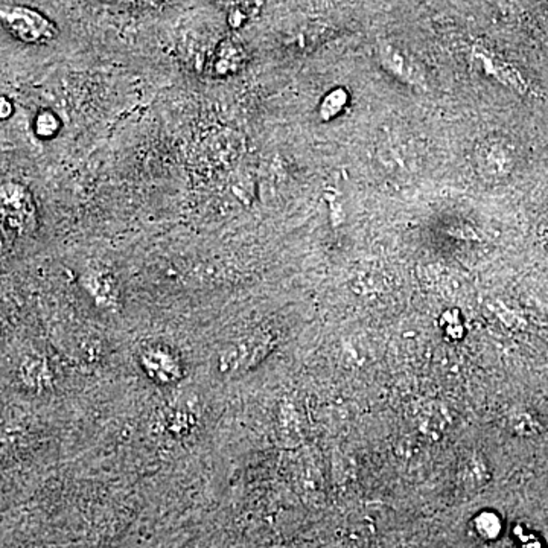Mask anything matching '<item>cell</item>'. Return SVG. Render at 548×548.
Masks as SVG:
<instances>
[{
  "instance_id": "cell-1",
  "label": "cell",
  "mask_w": 548,
  "mask_h": 548,
  "mask_svg": "<svg viewBox=\"0 0 548 548\" xmlns=\"http://www.w3.org/2000/svg\"><path fill=\"white\" fill-rule=\"evenodd\" d=\"M377 161L390 175L413 174L421 161L416 141L406 132H390L377 145Z\"/></svg>"
},
{
  "instance_id": "cell-2",
  "label": "cell",
  "mask_w": 548,
  "mask_h": 548,
  "mask_svg": "<svg viewBox=\"0 0 548 548\" xmlns=\"http://www.w3.org/2000/svg\"><path fill=\"white\" fill-rule=\"evenodd\" d=\"M474 168L483 180L498 181L506 179L515 165V152L504 139L489 137L474 148Z\"/></svg>"
},
{
  "instance_id": "cell-3",
  "label": "cell",
  "mask_w": 548,
  "mask_h": 548,
  "mask_svg": "<svg viewBox=\"0 0 548 548\" xmlns=\"http://www.w3.org/2000/svg\"><path fill=\"white\" fill-rule=\"evenodd\" d=\"M377 55H378L379 64L390 75L402 81L404 84L426 89V72L419 66V63L415 58L408 55L406 51H402L401 48H397L396 44L386 42V40H378Z\"/></svg>"
},
{
  "instance_id": "cell-4",
  "label": "cell",
  "mask_w": 548,
  "mask_h": 548,
  "mask_svg": "<svg viewBox=\"0 0 548 548\" xmlns=\"http://www.w3.org/2000/svg\"><path fill=\"white\" fill-rule=\"evenodd\" d=\"M0 215L19 229L33 226L35 209L33 197L24 186L17 183L0 186Z\"/></svg>"
},
{
  "instance_id": "cell-5",
  "label": "cell",
  "mask_w": 548,
  "mask_h": 548,
  "mask_svg": "<svg viewBox=\"0 0 548 548\" xmlns=\"http://www.w3.org/2000/svg\"><path fill=\"white\" fill-rule=\"evenodd\" d=\"M0 17L10 26L11 31L24 42L37 43L53 37L51 24L34 11L26 8H6L0 10Z\"/></svg>"
},
{
  "instance_id": "cell-6",
  "label": "cell",
  "mask_w": 548,
  "mask_h": 548,
  "mask_svg": "<svg viewBox=\"0 0 548 548\" xmlns=\"http://www.w3.org/2000/svg\"><path fill=\"white\" fill-rule=\"evenodd\" d=\"M474 64L484 73V75L495 78L500 81L501 84L507 85L516 92H525L527 85L525 81L521 78L520 73L515 67L503 62L501 58L495 57L489 51H484L482 48H474L473 55H471Z\"/></svg>"
},
{
  "instance_id": "cell-7",
  "label": "cell",
  "mask_w": 548,
  "mask_h": 548,
  "mask_svg": "<svg viewBox=\"0 0 548 548\" xmlns=\"http://www.w3.org/2000/svg\"><path fill=\"white\" fill-rule=\"evenodd\" d=\"M271 340H242V343L235 346L227 355V363L230 364V369L242 370L250 367L251 364L258 363L264 355L269 352Z\"/></svg>"
},
{
  "instance_id": "cell-8",
  "label": "cell",
  "mask_w": 548,
  "mask_h": 548,
  "mask_svg": "<svg viewBox=\"0 0 548 548\" xmlns=\"http://www.w3.org/2000/svg\"><path fill=\"white\" fill-rule=\"evenodd\" d=\"M460 482L465 489H478L484 486L489 478L486 462L478 453H471L462 460L459 473Z\"/></svg>"
},
{
  "instance_id": "cell-9",
  "label": "cell",
  "mask_w": 548,
  "mask_h": 548,
  "mask_svg": "<svg viewBox=\"0 0 548 548\" xmlns=\"http://www.w3.org/2000/svg\"><path fill=\"white\" fill-rule=\"evenodd\" d=\"M346 103H347V93L345 90H332L331 93H328L327 98L323 100L320 116L323 119L334 118L340 113L341 110L345 109Z\"/></svg>"
}]
</instances>
